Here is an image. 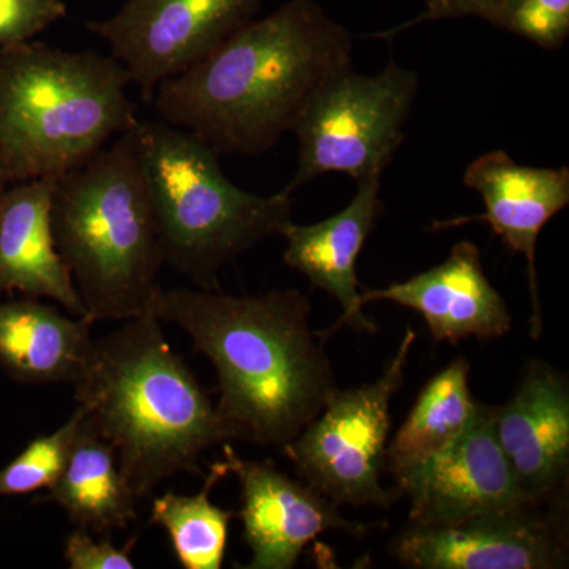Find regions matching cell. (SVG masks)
<instances>
[{
	"label": "cell",
	"mask_w": 569,
	"mask_h": 569,
	"mask_svg": "<svg viewBox=\"0 0 569 569\" xmlns=\"http://www.w3.org/2000/svg\"><path fill=\"white\" fill-rule=\"evenodd\" d=\"M462 182L482 198L485 213L471 219L436 223V228L485 222L498 238L503 239L511 252L526 257L533 306L531 337L539 339L542 332V312L535 266L537 242L542 228L569 204L568 167H527L515 162L507 152L497 149L482 153L468 164Z\"/></svg>",
	"instance_id": "cell-14"
},
{
	"label": "cell",
	"mask_w": 569,
	"mask_h": 569,
	"mask_svg": "<svg viewBox=\"0 0 569 569\" xmlns=\"http://www.w3.org/2000/svg\"><path fill=\"white\" fill-rule=\"evenodd\" d=\"M224 462L241 485L239 518L252 559L246 569H291L307 545L337 530L361 537L365 523L351 522L312 486L282 473L271 462H254L224 445Z\"/></svg>",
	"instance_id": "cell-12"
},
{
	"label": "cell",
	"mask_w": 569,
	"mask_h": 569,
	"mask_svg": "<svg viewBox=\"0 0 569 569\" xmlns=\"http://www.w3.org/2000/svg\"><path fill=\"white\" fill-rule=\"evenodd\" d=\"M152 312L181 328L219 380L220 415L231 440L282 449L337 391L312 305L299 290L231 296L160 288Z\"/></svg>",
	"instance_id": "cell-2"
},
{
	"label": "cell",
	"mask_w": 569,
	"mask_h": 569,
	"mask_svg": "<svg viewBox=\"0 0 569 569\" xmlns=\"http://www.w3.org/2000/svg\"><path fill=\"white\" fill-rule=\"evenodd\" d=\"M121 323L92 340L71 387L140 500L174 475H200L206 449L231 436L160 318L146 312Z\"/></svg>",
	"instance_id": "cell-3"
},
{
	"label": "cell",
	"mask_w": 569,
	"mask_h": 569,
	"mask_svg": "<svg viewBox=\"0 0 569 569\" xmlns=\"http://www.w3.org/2000/svg\"><path fill=\"white\" fill-rule=\"evenodd\" d=\"M353 39L316 0L247 22L203 61L160 82L163 122L222 153L258 156L291 132L318 89L351 69Z\"/></svg>",
	"instance_id": "cell-1"
},
{
	"label": "cell",
	"mask_w": 569,
	"mask_h": 569,
	"mask_svg": "<svg viewBox=\"0 0 569 569\" xmlns=\"http://www.w3.org/2000/svg\"><path fill=\"white\" fill-rule=\"evenodd\" d=\"M112 56L41 41L0 48V174L10 186L62 178L138 122Z\"/></svg>",
	"instance_id": "cell-4"
},
{
	"label": "cell",
	"mask_w": 569,
	"mask_h": 569,
	"mask_svg": "<svg viewBox=\"0 0 569 569\" xmlns=\"http://www.w3.org/2000/svg\"><path fill=\"white\" fill-rule=\"evenodd\" d=\"M417 332L407 328L378 380L337 389L313 421L282 452L306 485L337 507L388 508L395 493L381 486L387 468L392 397L402 387Z\"/></svg>",
	"instance_id": "cell-8"
},
{
	"label": "cell",
	"mask_w": 569,
	"mask_h": 569,
	"mask_svg": "<svg viewBox=\"0 0 569 569\" xmlns=\"http://www.w3.org/2000/svg\"><path fill=\"white\" fill-rule=\"evenodd\" d=\"M493 426L523 497L541 507L568 479L567 377L548 362H530L511 399L493 407Z\"/></svg>",
	"instance_id": "cell-13"
},
{
	"label": "cell",
	"mask_w": 569,
	"mask_h": 569,
	"mask_svg": "<svg viewBox=\"0 0 569 569\" xmlns=\"http://www.w3.org/2000/svg\"><path fill=\"white\" fill-rule=\"evenodd\" d=\"M392 477L410 501L413 526H449L490 512L538 508L523 497L498 445L493 407L485 403L462 436Z\"/></svg>",
	"instance_id": "cell-10"
},
{
	"label": "cell",
	"mask_w": 569,
	"mask_h": 569,
	"mask_svg": "<svg viewBox=\"0 0 569 569\" xmlns=\"http://www.w3.org/2000/svg\"><path fill=\"white\" fill-rule=\"evenodd\" d=\"M230 475L227 462L213 463L203 489L194 496L167 492L152 501L151 523L162 527L173 542L176 557L186 569H220L233 511L211 501L213 486Z\"/></svg>",
	"instance_id": "cell-21"
},
{
	"label": "cell",
	"mask_w": 569,
	"mask_h": 569,
	"mask_svg": "<svg viewBox=\"0 0 569 569\" xmlns=\"http://www.w3.org/2000/svg\"><path fill=\"white\" fill-rule=\"evenodd\" d=\"M10 183L3 179V176L0 174V204H2L3 197H6L7 190H9Z\"/></svg>",
	"instance_id": "cell-28"
},
{
	"label": "cell",
	"mask_w": 569,
	"mask_h": 569,
	"mask_svg": "<svg viewBox=\"0 0 569 569\" xmlns=\"http://www.w3.org/2000/svg\"><path fill=\"white\" fill-rule=\"evenodd\" d=\"M497 28L559 50L569 36V0H509Z\"/></svg>",
	"instance_id": "cell-23"
},
{
	"label": "cell",
	"mask_w": 569,
	"mask_h": 569,
	"mask_svg": "<svg viewBox=\"0 0 569 569\" xmlns=\"http://www.w3.org/2000/svg\"><path fill=\"white\" fill-rule=\"evenodd\" d=\"M39 500L58 505L77 529L96 535L126 529L137 519L138 497L114 449L84 418L61 477Z\"/></svg>",
	"instance_id": "cell-19"
},
{
	"label": "cell",
	"mask_w": 569,
	"mask_h": 569,
	"mask_svg": "<svg viewBox=\"0 0 569 569\" xmlns=\"http://www.w3.org/2000/svg\"><path fill=\"white\" fill-rule=\"evenodd\" d=\"M137 539L123 548L112 545L110 533L96 541L91 531L77 529L66 538L63 557L71 569H133L132 549Z\"/></svg>",
	"instance_id": "cell-25"
},
{
	"label": "cell",
	"mask_w": 569,
	"mask_h": 569,
	"mask_svg": "<svg viewBox=\"0 0 569 569\" xmlns=\"http://www.w3.org/2000/svg\"><path fill=\"white\" fill-rule=\"evenodd\" d=\"M92 325L39 298L2 301L0 367L18 383L73 385L91 351Z\"/></svg>",
	"instance_id": "cell-18"
},
{
	"label": "cell",
	"mask_w": 569,
	"mask_h": 569,
	"mask_svg": "<svg viewBox=\"0 0 569 569\" xmlns=\"http://www.w3.org/2000/svg\"><path fill=\"white\" fill-rule=\"evenodd\" d=\"M84 418L80 406L54 432L33 438L20 455L0 470V497L26 496L50 489L69 460L71 447Z\"/></svg>",
	"instance_id": "cell-22"
},
{
	"label": "cell",
	"mask_w": 569,
	"mask_h": 569,
	"mask_svg": "<svg viewBox=\"0 0 569 569\" xmlns=\"http://www.w3.org/2000/svg\"><path fill=\"white\" fill-rule=\"evenodd\" d=\"M567 538L539 508L475 516L449 526H411L396 559L415 569H553L567 567Z\"/></svg>",
	"instance_id": "cell-11"
},
{
	"label": "cell",
	"mask_w": 569,
	"mask_h": 569,
	"mask_svg": "<svg viewBox=\"0 0 569 569\" xmlns=\"http://www.w3.org/2000/svg\"><path fill=\"white\" fill-rule=\"evenodd\" d=\"M509 0H456L452 6L441 13L440 20H456V18L475 17L488 21L493 28H497V22L500 20V14L503 13L505 7L508 6Z\"/></svg>",
	"instance_id": "cell-26"
},
{
	"label": "cell",
	"mask_w": 569,
	"mask_h": 569,
	"mask_svg": "<svg viewBox=\"0 0 569 569\" xmlns=\"http://www.w3.org/2000/svg\"><path fill=\"white\" fill-rule=\"evenodd\" d=\"M58 179L9 187L0 204V293L48 298L71 317L86 318L80 296L51 228V198ZM88 320V318H86Z\"/></svg>",
	"instance_id": "cell-17"
},
{
	"label": "cell",
	"mask_w": 569,
	"mask_h": 569,
	"mask_svg": "<svg viewBox=\"0 0 569 569\" xmlns=\"http://www.w3.org/2000/svg\"><path fill=\"white\" fill-rule=\"evenodd\" d=\"M373 301L396 302L421 313L432 339L452 346L470 337L500 339L512 325L503 296L490 283L481 253L470 241L458 242L443 263L406 282L361 293L362 305Z\"/></svg>",
	"instance_id": "cell-15"
},
{
	"label": "cell",
	"mask_w": 569,
	"mask_h": 569,
	"mask_svg": "<svg viewBox=\"0 0 569 569\" xmlns=\"http://www.w3.org/2000/svg\"><path fill=\"white\" fill-rule=\"evenodd\" d=\"M263 0H127L118 13L86 24L107 41L141 99L151 104L160 82L203 61L254 20Z\"/></svg>",
	"instance_id": "cell-9"
},
{
	"label": "cell",
	"mask_w": 569,
	"mask_h": 569,
	"mask_svg": "<svg viewBox=\"0 0 569 569\" xmlns=\"http://www.w3.org/2000/svg\"><path fill=\"white\" fill-rule=\"evenodd\" d=\"M455 2L456 0H426V10L422 11L421 14H418L417 18H413V20L396 26V28L388 29V31L369 33V36L366 37L367 39L391 40L392 37L399 36L400 32L407 31V29L417 28V26L422 24V22L438 21L441 13H443V11Z\"/></svg>",
	"instance_id": "cell-27"
},
{
	"label": "cell",
	"mask_w": 569,
	"mask_h": 569,
	"mask_svg": "<svg viewBox=\"0 0 569 569\" xmlns=\"http://www.w3.org/2000/svg\"><path fill=\"white\" fill-rule=\"evenodd\" d=\"M51 228L91 323L152 312L164 263L134 126L56 181Z\"/></svg>",
	"instance_id": "cell-5"
},
{
	"label": "cell",
	"mask_w": 569,
	"mask_h": 569,
	"mask_svg": "<svg viewBox=\"0 0 569 569\" xmlns=\"http://www.w3.org/2000/svg\"><path fill=\"white\" fill-rule=\"evenodd\" d=\"M380 181L381 176L359 181L350 204L323 222L296 224L290 220L280 231L287 239L283 263L335 298L342 309V316L329 332H335L340 326H350L358 331H377L376 323L362 312L365 305L361 302L356 263L383 212Z\"/></svg>",
	"instance_id": "cell-16"
},
{
	"label": "cell",
	"mask_w": 569,
	"mask_h": 569,
	"mask_svg": "<svg viewBox=\"0 0 569 569\" xmlns=\"http://www.w3.org/2000/svg\"><path fill=\"white\" fill-rule=\"evenodd\" d=\"M418 88L417 71L395 59L377 74L347 69L326 81L291 130L299 151L288 192L328 173L356 182L383 174L406 137Z\"/></svg>",
	"instance_id": "cell-7"
},
{
	"label": "cell",
	"mask_w": 569,
	"mask_h": 569,
	"mask_svg": "<svg viewBox=\"0 0 569 569\" xmlns=\"http://www.w3.org/2000/svg\"><path fill=\"white\" fill-rule=\"evenodd\" d=\"M134 137L163 263L206 290L217 287L224 264L290 222L293 193L239 189L219 153L190 130L138 119Z\"/></svg>",
	"instance_id": "cell-6"
},
{
	"label": "cell",
	"mask_w": 569,
	"mask_h": 569,
	"mask_svg": "<svg viewBox=\"0 0 569 569\" xmlns=\"http://www.w3.org/2000/svg\"><path fill=\"white\" fill-rule=\"evenodd\" d=\"M66 17L63 0H0V48L32 40Z\"/></svg>",
	"instance_id": "cell-24"
},
{
	"label": "cell",
	"mask_w": 569,
	"mask_h": 569,
	"mask_svg": "<svg viewBox=\"0 0 569 569\" xmlns=\"http://www.w3.org/2000/svg\"><path fill=\"white\" fill-rule=\"evenodd\" d=\"M468 376L470 365L459 358L427 381L388 443L387 468L391 473L448 447L475 421L481 402L471 396Z\"/></svg>",
	"instance_id": "cell-20"
}]
</instances>
